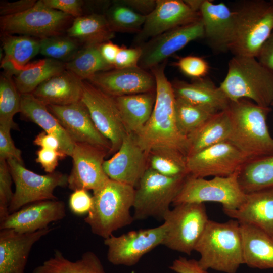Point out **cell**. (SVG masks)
Wrapping results in <instances>:
<instances>
[{"label":"cell","instance_id":"ac0fdd59","mask_svg":"<svg viewBox=\"0 0 273 273\" xmlns=\"http://www.w3.org/2000/svg\"><path fill=\"white\" fill-rule=\"evenodd\" d=\"M148 168V154L139 146L132 133H127L119 150L103 163L109 179L134 188Z\"/></svg>","mask_w":273,"mask_h":273},{"label":"cell","instance_id":"d6986e66","mask_svg":"<svg viewBox=\"0 0 273 273\" xmlns=\"http://www.w3.org/2000/svg\"><path fill=\"white\" fill-rule=\"evenodd\" d=\"M86 81L113 97L150 92L156 89L153 74L139 66L113 68L96 73Z\"/></svg>","mask_w":273,"mask_h":273},{"label":"cell","instance_id":"8d00e7d4","mask_svg":"<svg viewBox=\"0 0 273 273\" xmlns=\"http://www.w3.org/2000/svg\"><path fill=\"white\" fill-rule=\"evenodd\" d=\"M104 15L114 32H139L146 16L123 4L120 0L113 1Z\"/></svg>","mask_w":273,"mask_h":273},{"label":"cell","instance_id":"9a60e30c","mask_svg":"<svg viewBox=\"0 0 273 273\" xmlns=\"http://www.w3.org/2000/svg\"><path fill=\"white\" fill-rule=\"evenodd\" d=\"M154 9L146 15L145 22L133 39L141 46L150 39L175 28L199 20L200 14L180 0H157Z\"/></svg>","mask_w":273,"mask_h":273},{"label":"cell","instance_id":"44dd1931","mask_svg":"<svg viewBox=\"0 0 273 273\" xmlns=\"http://www.w3.org/2000/svg\"><path fill=\"white\" fill-rule=\"evenodd\" d=\"M63 201L49 200L27 205L10 214L0 222V230L12 229L20 233H33L48 228L66 216Z\"/></svg>","mask_w":273,"mask_h":273},{"label":"cell","instance_id":"2e32d148","mask_svg":"<svg viewBox=\"0 0 273 273\" xmlns=\"http://www.w3.org/2000/svg\"><path fill=\"white\" fill-rule=\"evenodd\" d=\"M106 149L87 143H76L71 157L73 166L68 175V186L72 191L78 189L94 192L109 179L103 168Z\"/></svg>","mask_w":273,"mask_h":273},{"label":"cell","instance_id":"e575fe53","mask_svg":"<svg viewBox=\"0 0 273 273\" xmlns=\"http://www.w3.org/2000/svg\"><path fill=\"white\" fill-rule=\"evenodd\" d=\"M238 178L245 194L273 187V155L247 161L239 170Z\"/></svg>","mask_w":273,"mask_h":273},{"label":"cell","instance_id":"cb8c5ba5","mask_svg":"<svg viewBox=\"0 0 273 273\" xmlns=\"http://www.w3.org/2000/svg\"><path fill=\"white\" fill-rule=\"evenodd\" d=\"M223 212L240 224L256 226L273 236V187L246 194L238 209Z\"/></svg>","mask_w":273,"mask_h":273},{"label":"cell","instance_id":"5b68a950","mask_svg":"<svg viewBox=\"0 0 273 273\" xmlns=\"http://www.w3.org/2000/svg\"><path fill=\"white\" fill-rule=\"evenodd\" d=\"M219 87L231 102L247 99L269 108L273 101V72L255 57L234 56Z\"/></svg>","mask_w":273,"mask_h":273},{"label":"cell","instance_id":"83f0119b","mask_svg":"<svg viewBox=\"0 0 273 273\" xmlns=\"http://www.w3.org/2000/svg\"><path fill=\"white\" fill-rule=\"evenodd\" d=\"M240 224L244 264L253 268L273 269V236L256 226Z\"/></svg>","mask_w":273,"mask_h":273},{"label":"cell","instance_id":"7402d4cb","mask_svg":"<svg viewBox=\"0 0 273 273\" xmlns=\"http://www.w3.org/2000/svg\"><path fill=\"white\" fill-rule=\"evenodd\" d=\"M53 229L27 233L0 230V273H24L33 246Z\"/></svg>","mask_w":273,"mask_h":273},{"label":"cell","instance_id":"8fae6325","mask_svg":"<svg viewBox=\"0 0 273 273\" xmlns=\"http://www.w3.org/2000/svg\"><path fill=\"white\" fill-rule=\"evenodd\" d=\"M15 185V191L9 205L10 214L30 203L49 200H58L54 194L59 187L68 186V175L55 171L40 175L25 168L18 161L7 160Z\"/></svg>","mask_w":273,"mask_h":273},{"label":"cell","instance_id":"f6af8a7d","mask_svg":"<svg viewBox=\"0 0 273 273\" xmlns=\"http://www.w3.org/2000/svg\"><path fill=\"white\" fill-rule=\"evenodd\" d=\"M69 207L72 213L82 215L89 212L92 208L93 200L87 190L78 189L73 191L69 198Z\"/></svg>","mask_w":273,"mask_h":273},{"label":"cell","instance_id":"ab89813d","mask_svg":"<svg viewBox=\"0 0 273 273\" xmlns=\"http://www.w3.org/2000/svg\"><path fill=\"white\" fill-rule=\"evenodd\" d=\"M12 75L4 72L0 78V124L17 128L14 115L20 112L21 94L18 90Z\"/></svg>","mask_w":273,"mask_h":273},{"label":"cell","instance_id":"ffe728a7","mask_svg":"<svg viewBox=\"0 0 273 273\" xmlns=\"http://www.w3.org/2000/svg\"><path fill=\"white\" fill-rule=\"evenodd\" d=\"M47 107L74 143H87L104 148L109 155L111 143L98 130L81 100L68 105Z\"/></svg>","mask_w":273,"mask_h":273},{"label":"cell","instance_id":"816d5d0a","mask_svg":"<svg viewBox=\"0 0 273 273\" xmlns=\"http://www.w3.org/2000/svg\"><path fill=\"white\" fill-rule=\"evenodd\" d=\"M256 58L264 67L273 72V31L260 48Z\"/></svg>","mask_w":273,"mask_h":273},{"label":"cell","instance_id":"836d02e7","mask_svg":"<svg viewBox=\"0 0 273 273\" xmlns=\"http://www.w3.org/2000/svg\"><path fill=\"white\" fill-rule=\"evenodd\" d=\"M65 69V63L46 58L29 63L14 74L13 80L21 94H30L42 82Z\"/></svg>","mask_w":273,"mask_h":273},{"label":"cell","instance_id":"b9f144b4","mask_svg":"<svg viewBox=\"0 0 273 273\" xmlns=\"http://www.w3.org/2000/svg\"><path fill=\"white\" fill-rule=\"evenodd\" d=\"M13 181L7 160H0V222L10 214L9 207L14 195Z\"/></svg>","mask_w":273,"mask_h":273},{"label":"cell","instance_id":"c3c4849f","mask_svg":"<svg viewBox=\"0 0 273 273\" xmlns=\"http://www.w3.org/2000/svg\"><path fill=\"white\" fill-rule=\"evenodd\" d=\"M37 157L36 161L40 164L44 170L51 173L58 165V161L67 156L60 151L46 148H41L36 152Z\"/></svg>","mask_w":273,"mask_h":273},{"label":"cell","instance_id":"d6a6232c","mask_svg":"<svg viewBox=\"0 0 273 273\" xmlns=\"http://www.w3.org/2000/svg\"><path fill=\"white\" fill-rule=\"evenodd\" d=\"M32 273H105L98 256L88 251L80 258L71 261L66 258L59 250L41 264L36 267Z\"/></svg>","mask_w":273,"mask_h":273},{"label":"cell","instance_id":"681fc988","mask_svg":"<svg viewBox=\"0 0 273 273\" xmlns=\"http://www.w3.org/2000/svg\"><path fill=\"white\" fill-rule=\"evenodd\" d=\"M169 268L176 273H209L200 266L198 260L182 256L175 259Z\"/></svg>","mask_w":273,"mask_h":273},{"label":"cell","instance_id":"74e56055","mask_svg":"<svg viewBox=\"0 0 273 273\" xmlns=\"http://www.w3.org/2000/svg\"><path fill=\"white\" fill-rule=\"evenodd\" d=\"M149 167L168 177H186V156L174 150L160 149L148 153Z\"/></svg>","mask_w":273,"mask_h":273},{"label":"cell","instance_id":"ba28073f","mask_svg":"<svg viewBox=\"0 0 273 273\" xmlns=\"http://www.w3.org/2000/svg\"><path fill=\"white\" fill-rule=\"evenodd\" d=\"M239 171L210 179L188 175L172 205L212 202L221 204L223 211L238 209L246 197L238 182Z\"/></svg>","mask_w":273,"mask_h":273},{"label":"cell","instance_id":"7c38bea8","mask_svg":"<svg viewBox=\"0 0 273 273\" xmlns=\"http://www.w3.org/2000/svg\"><path fill=\"white\" fill-rule=\"evenodd\" d=\"M81 101L85 105L98 130L111 143L109 155L119 149L127 133L114 97L86 80H83Z\"/></svg>","mask_w":273,"mask_h":273},{"label":"cell","instance_id":"603a6c76","mask_svg":"<svg viewBox=\"0 0 273 273\" xmlns=\"http://www.w3.org/2000/svg\"><path fill=\"white\" fill-rule=\"evenodd\" d=\"M204 37L209 46L217 52L229 51L231 41L233 12L224 3L204 0L199 10Z\"/></svg>","mask_w":273,"mask_h":273},{"label":"cell","instance_id":"db71d44e","mask_svg":"<svg viewBox=\"0 0 273 273\" xmlns=\"http://www.w3.org/2000/svg\"><path fill=\"white\" fill-rule=\"evenodd\" d=\"M123 4L130 7L136 12L147 15L154 9L156 1L154 0H120Z\"/></svg>","mask_w":273,"mask_h":273},{"label":"cell","instance_id":"5bb4252c","mask_svg":"<svg viewBox=\"0 0 273 273\" xmlns=\"http://www.w3.org/2000/svg\"><path fill=\"white\" fill-rule=\"evenodd\" d=\"M249 159L226 141L186 157L189 174L196 177L228 176L239 171Z\"/></svg>","mask_w":273,"mask_h":273},{"label":"cell","instance_id":"f35d334b","mask_svg":"<svg viewBox=\"0 0 273 273\" xmlns=\"http://www.w3.org/2000/svg\"><path fill=\"white\" fill-rule=\"evenodd\" d=\"M216 113L206 107L175 98L176 124L181 133L187 138Z\"/></svg>","mask_w":273,"mask_h":273},{"label":"cell","instance_id":"d4e9b609","mask_svg":"<svg viewBox=\"0 0 273 273\" xmlns=\"http://www.w3.org/2000/svg\"><path fill=\"white\" fill-rule=\"evenodd\" d=\"M83 92V80L65 69L50 77L32 93L47 105L64 106L79 102Z\"/></svg>","mask_w":273,"mask_h":273},{"label":"cell","instance_id":"6da1fadb","mask_svg":"<svg viewBox=\"0 0 273 273\" xmlns=\"http://www.w3.org/2000/svg\"><path fill=\"white\" fill-rule=\"evenodd\" d=\"M164 63L151 69L156 81L155 103L149 120L135 136L139 146L148 154L156 149H169L187 157L188 140L176 124L175 97L172 83L165 74Z\"/></svg>","mask_w":273,"mask_h":273},{"label":"cell","instance_id":"4fadbf2b","mask_svg":"<svg viewBox=\"0 0 273 273\" xmlns=\"http://www.w3.org/2000/svg\"><path fill=\"white\" fill-rule=\"evenodd\" d=\"M166 230L164 222L153 228L131 231L119 236L111 235L104 239L107 260L115 265H135L144 255L162 245Z\"/></svg>","mask_w":273,"mask_h":273},{"label":"cell","instance_id":"f1b7e54d","mask_svg":"<svg viewBox=\"0 0 273 273\" xmlns=\"http://www.w3.org/2000/svg\"><path fill=\"white\" fill-rule=\"evenodd\" d=\"M4 57L1 67L11 75L23 69L40 53L39 39L26 35L1 33Z\"/></svg>","mask_w":273,"mask_h":273},{"label":"cell","instance_id":"7dc6e473","mask_svg":"<svg viewBox=\"0 0 273 273\" xmlns=\"http://www.w3.org/2000/svg\"><path fill=\"white\" fill-rule=\"evenodd\" d=\"M142 55L140 46L132 48L120 47L114 62V68H127L139 66Z\"/></svg>","mask_w":273,"mask_h":273},{"label":"cell","instance_id":"52a82bcc","mask_svg":"<svg viewBox=\"0 0 273 273\" xmlns=\"http://www.w3.org/2000/svg\"><path fill=\"white\" fill-rule=\"evenodd\" d=\"M187 176L168 177L149 167L135 188L134 220H163Z\"/></svg>","mask_w":273,"mask_h":273},{"label":"cell","instance_id":"6f0895ef","mask_svg":"<svg viewBox=\"0 0 273 273\" xmlns=\"http://www.w3.org/2000/svg\"><path fill=\"white\" fill-rule=\"evenodd\" d=\"M271 105L273 107V101H272V102Z\"/></svg>","mask_w":273,"mask_h":273},{"label":"cell","instance_id":"484cf974","mask_svg":"<svg viewBox=\"0 0 273 273\" xmlns=\"http://www.w3.org/2000/svg\"><path fill=\"white\" fill-rule=\"evenodd\" d=\"M20 112L23 117L37 124L44 131L57 136L60 142L62 152L67 156L71 157L75 143L47 105L32 93L21 94Z\"/></svg>","mask_w":273,"mask_h":273},{"label":"cell","instance_id":"f5cc1de1","mask_svg":"<svg viewBox=\"0 0 273 273\" xmlns=\"http://www.w3.org/2000/svg\"><path fill=\"white\" fill-rule=\"evenodd\" d=\"M33 143L41 148L53 149L62 152L61 144L58 138L53 134L44 131L39 133L35 138Z\"/></svg>","mask_w":273,"mask_h":273},{"label":"cell","instance_id":"11a10c76","mask_svg":"<svg viewBox=\"0 0 273 273\" xmlns=\"http://www.w3.org/2000/svg\"><path fill=\"white\" fill-rule=\"evenodd\" d=\"M120 48V47L113 43L110 40L100 45V50L103 58L106 62L114 68L116 57Z\"/></svg>","mask_w":273,"mask_h":273},{"label":"cell","instance_id":"7bdbcfd3","mask_svg":"<svg viewBox=\"0 0 273 273\" xmlns=\"http://www.w3.org/2000/svg\"><path fill=\"white\" fill-rule=\"evenodd\" d=\"M176 64L185 75L198 79L203 78L209 70L207 62L197 56H188L182 57Z\"/></svg>","mask_w":273,"mask_h":273},{"label":"cell","instance_id":"8992f818","mask_svg":"<svg viewBox=\"0 0 273 273\" xmlns=\"http://www.w3.org/2000/svg\"><path fill=\"white\" fill-rule=\"evenodd\" d=\"M232 12L229 51L234 56L256 58L273 31V1H246Z\"/></svg>","mask_w":273,"mask_h":273},{"label":"cell","instance_id":"bcb514c9","mask_svg":"<svg viewBox=\"0 0 273 273\" xmlns=\"http://www.w3.org/2000/svg\"><path fill=\"white\" fill-rule=\"evenodd\" d=\"M47 7L68 14L74 18L83 14L85 2L81 0H41Z\"/></svg>","mask_w":273,"mask_h":273},{"label":"cell","instance_id":"ee69618b","mask_svg":"<svg viewBox=\"0 0 273 273\" xmlns=\"http://www.w3.org/2000/svg\"><path fill=\"white\" fill-rule=\"evenodd\" d=\"M12 129L9 126L0 124V160L13 159L23 164L21 151L15 146L11 137Z\"/></svg>","mask_w":273,"mask_h":273},{"label":"cell","instance_id":"4316f807","mask_svg":"<svg viewBox=\"0 0 273 273\" xmlns=\"http://www.w3.org/2000/svg\"><path fill=\"white\" fill-rule=\"evenodd\" d=\"M171 83L175 98L216 112L225 110L229 106L230 101L209 79L201 78L192 82L177 80Z\"/></svg>","mask_w":273,"mask_h":273},{"label":"cell","instance_id":"9f6ffc18","mask_svg":"<svg viewBox=\"0 0 273 273\" xmlns=\"http://www.w3.org/2000/svg\"><path fill=\"white\" fill-rule=\"evenodd\" d=\"M186 3L194 10L199 12L203 1L201 0H188L185 1Z\"/></svg>","mask_w":273,"mask_h":273},{"label":"cell","instance_id":"f546056e","mask_svg":"<svg viewBox=\"0 0 273 273\" xmlns=\"http://www.w3.org/2000/svg\"><path fill=\"white\" fill-rule=\"evenodd\" d=\"M114 99L127 133L136 135L151 115L156 100L155 90Z\"/></svg>","mask_w":273,"mask_h":273},{"label":"cell","instance_id":"1f68e13d","mask_svg":"<svg viewBox=\"0 0 273 273\" xmlns=\"http://www.w3.org/2000/svg\"><path fill=\"white\" fill-rule=\"evenodd\" d=\"M66 35L84 46L101 44L114 36L104 14H84L74 19Z\"/></svg>","mask_w":273,"mask_h":273},{"label":"cell","instance_id":"4dcf8cb0","mask_svg":"<svg viewBox=\"0 0 273 273\" xmlns=\"http://www.w3.org/2000/svg\"><path fill=\"white\" fill-rule=\"evenodd\" d=\"M231 130V121L227 110L216 113L188 136L187 156L228 141Z\"/></svg>","mask_w":273,"mask_h":273},{"label":"cell","instance_id":"60d3db41","mask_svg":"<svg viewBox=\"0 0 273 273\" xmlns=\"http://www.w3.org/2000/svg\"><path fill=\"white\" fill-rule=\"evenodd\" d=\"M40 53L55 60L66 63L80 50V43L66 35H57L39 39Z\"/></svg>","mask_w":273,"mask_h":273},{"label":"cell","instance_id":"e0dca14e","mask_svg":"<svg viewBox=\"0 0 273 273\" xmlns=\"http://www.w3.org/2000/svg\"><path fill=\"white\" fill-rule=\"evenodd\" d=\"M204 37V27L201 18L167 31L140 46L142 55L138 65L145 70L151 69L191 41Z\"/></svg>","mask_w":273,"mask_h":273},{"label":"cell","instance_id":"9c48e42d","mask_svg":"<svg viewBox=\"0 0 273 273\" xmlns=\"http://www.w3.org/2000/svg\"><path fill=\"white\" fill-rule=\"evenodd\" d=\"M204 203H184L165 215L166 230L162 245L188 255L195 250L208 221Z\"/></svg>","mask_w":273,"mask_h":273},{"label":"cell","instance_id":"f907efd6","mask_svg":"<svg viewBox=\"0 0 273 273\" xmlns=\"http://www.w3.org/2000/svg\"><path fill=\"white\" fill-rule=\"evenodd\" d=\"M35 0H20L16 2H3L0 5L1 17L15 15L23 12L32 7Z\"/></svg>","mask_w":273,"mask_h":273},{"label":"cell","instance_id":"d590c367","mask_svg":"<svg viewBox=\"0 0 273 273\" xmlns=\"http://www.w3.org/2000/svg\"><path fill=\"white\" fill-rule=\"evenodd\" d=\"M100 44L86 45L76 55L65 63L66 69L82 80H87L95 74L114 68L103 58Z\"/></svg>","mask_w":273,"mask_h":273},{"label":"cell","instance_id":"7a4b0ae2","mask_svg":"<svg viewBox=\"0 0 273 273\" xmlns=\"http://www.w3.org/2000/svg\"><path fill=\"white\" fill-rule=\"evenodd\" d=\"M226 110L231 125L228 141L249 160L273 155V138L266 122L269 107L241 99L230 101Z\"/></svg>","mask_w":273,"mask_h":273},{"label":"cell","instance_id":"30bf717a","mask_svg":"<svg viewBox=\"0 0 273 273\" xmlns=\"http://www.w3.org/2000/svg\"><path fill=\"white\" fill-rule=\"evenodd\" d=\"M74 18L46 6L41 0L19 14L1 16L2 33L18 34L38 39L62 35Z\"/></svg>","mask_w":273,"mask_h":273},{"label":"cell","instance_id":"3957f363","mask_svg":"<svg viewBox=\"0 0 273 273\" xmlns=\"http://www.w3.org/2000/svg\"><path fill=\"white\" fill-rule=\"evenodd\" d=\"M194 251L200 254L198 261L203 269L236 273L244 264L239 222L233 219L224 222L209 220Z\"/></svg>","mask_w":273,"mask_h":273},{"label":"cell","instance_id":"277c9868","mask_svg":"<svg viewBox=\"0 0 273 273\" xmlns=\"http://www.w3.org/2000/svg\"><path fill=\"white\" fill-rule=\"evenodd\" d=\"M134 195V187L110 179L93 192V206L84 219L91 232L105 239L131 224Z\"/></svg>","mask_w":273,"mask_h":273}]
</instances>
